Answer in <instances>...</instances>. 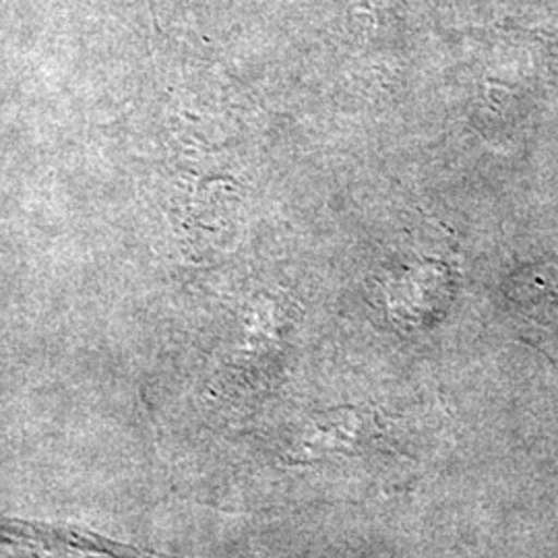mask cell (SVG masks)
<instances>
[{
  "label": "cell",
  "instance_id": "6da1fadb",
  "mask_svg": "<svg viewBox=\"0 0 558 558\" xmlns=\"http://www.w3.org/2000/svg\"><path fill=\"white\" fill-rule=\"evenodd\" d=\"M368 424L350 414H331L317 418L304 439L306 456L311 459H331L333 456H354L368 440Z\"/></svg>",
  "mask_w": 558,
  "mask_h": 558
}]
</instances>
